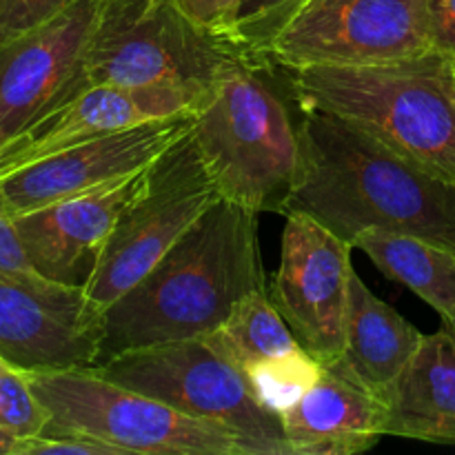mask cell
I'll return each mask as SVG.
<instances>
[{
  "label": "cell",
  "instance_id": "obj_1",
  "mask_svg": "<svg viewBox=\"0 0 455 455\" xmlns=\"http://www.w3.org/2000/svg\"><path fill=\"white\" fill-rule=\"evenodd\" d=\"M283 213H305L351 244L364 229H389L455 251V185L314 107H300V167Z\"/></svg>",
  "mask_w": 455,
  "mask_h": 455
},
{
  "label": "cell",
  "instance_id": "obj_2",
  "mask_svg": "<svg viewBox=\"0 0 455 455\" xmlns=\"http://www.w3.org/2000/svg\"><path fill=\"white\" fill-rule=\"evenodd\" d=\"M267 289L258 213L218 198L176 244L102 311L98 363L218 331L240 298Z\"/></svg>",
  "mask_w": 455,
  "mask_h": 455
},
{
  "label": "cell",
  "instance_id": "obj_3",
  "mask_svg": "<svg viewBox=\"0 0 455 455\" xmlns=\"http://www.w3.org/2000/svg\"><path fill=\"white\" fill-rule=\"evenodd\" d=\"M274 67L265 56L240 60L191 124L222 198L258 216L284 212L300 167V105L287 74L278 76Z\"/></svg>",
  "mask_w": 455,
  "mask_h": 455
},
{
  "label": "cell",
  "instance_id": "obj_4",
  "mask_svg": "<svg viewBox=\"0 0 455 455\" xmlns=\"http://www.w3.org/2000/svg\"><path fill=\"white\" fill-rule=\"evenodd\" d=\"M284 74L300 107L355 124L422 172L455 185V100L444 56L429 52L389 65Z\"/></svg>",
  "mask_w": 455,
  "mask_h": 455
},
{
  "label": "cell",
  "instance_id": "obj_5",
  "mask_svg": "<svg viewBox=\"0 0 455 455\" xmlns=\"http://www.w3.org/2000/svg\"><path fill=\"white\" fill-rule=\"evenodd\" d=\"M251 56L229 34L196 25L172 0H105L84 83L182 89L207 100L222 76Z\"/></svg>",
  "mask_w": 455,
  "mask_h": 455
},
{
  "label": "cell",
  "instance_id": "obj_6",
  "mask_svg": "<svg viewBox=\"0 0 455 455\" xmlns=\"http://www.w3.org/2000/svg\"><path fill=\"white\" fill-rule=\"evenodd\" d=\"M87 369L222 427L234 434L244 455H291L280 416L258 400L243 364L216 331L123 351Z\"/></svg>",
  "mask_w": 455,
  "mask_h": 455
},
{
  "label": "cell",
  "instance_id": "obj_7",
  "mask_svg": "<svg viewBox=\"0 0 455 455\" xmlns=\"http://www.w3.org/2000/svg\"><path fill=\"white\" fill-rule=\"evenodd\" d=\"M25 376L49 411L43 434L84 435L123 455H244L234 434L222 427L116 385L92 369L25 371Z\"/></svg>",
  "mask_w": 455,
  "mask_h": 455
},
{
  "label": "cell",
  "instance_id": "obj_8",
  "mask_svg": "<svg viewBox=\"0 0 455 455\" xmlns=\"http://www.w3.org/2000/svg\"><path fill=\"white\" fill-rule=\"evenodd\" d=\"M218 198L220 191L189 132L145 169L140 189L116 222L84 284L93 309L102 314L127 293Z\"/></svg>",
  "mask_w": 455,
  "mask_h": 455
},
{
  "label": "cell",
  "instance_id": "obj_9",
  "mask_svg": "<svg viewBox=\"0 0 455 455\" xmlns=\"http://www.w3.org/2000/svg\"><path fill=\"white\" fill-rule=\"evenodd\" d=\"M431 52L422 0H309L271 43L284 69L371 67Z\"/></svg>",
  "mask_w": 455,
  "mask_h": 455
},
{
  "label": "cell",
  "instance_id": "obj_10",
  "mask_svg": "<svg viewBox=\"0 0 455 455\" xmlns=\"http://www.w3.org/2000/svg\"><path fill=\"white\" fill-rule=\"evenodd\" d=\"M351 249L305 213H287L278 269L267 293L287 320L298 345L320 364H333L345 349Z\"/></svg>",
  "mask_w": 455,
  "mask_h": 455
},
{
  "label": "cell",
  "instance_id": "obj_11",
  "mask_svg": "<svg viewBox=\"0 0 455 455\" xmlns=\"http://www.w3.org/2000/svg\"><path fill=\"white\" fill-rule=\"evenodd\" d=\"M105 0H74L0 47V145L87 89L84 62Z\"/></svg>",
  "mask_w": 455,
  "mask_h": 455
},
{
  "label": "cell",
  "instance_id": "obj_12",
  "mask_svg": "<svg viewBox=\"0 0 455 455\" xmlns=\"http://www.w3.org/2000/svg\"><path fill=\"white\" fill-rule=\"evenodd\" d=\"M191 124L194 114H182L100 133L0 178V196L18 216L84 194L149 167L191 132Z\"/></svg>",
  "mask_w": 455,
  "mask_h": 455
},
{
  "label": "cell",
  "instance_id": "obj_13",
  "mask_svg": "<svg viewBox=\"0 0 455 455\" xmlns=\"http://www.w3.org/2000/svg\"><path fill=\"white\" fill-rule=\"evenodd\" d=\"M203 102L182 89L92 84L0 145V178L100 133L196 114Z\"/></svg>",
  "mask_w": 455,
  "mask_h": 455
},
{
  "label": "cell",
  "instance_id": "obj_14",
  "mask_svg": "<svg viewBox=\"0 0 455 455\" xmlns=\"http://www.w3.org/2000/svg\"><path fill=\"white\" fill-rule=\"evenodd\" d=\"M145 169L13 216L22 247L38 274L62 287L84 289L116 222L140 189Z\"/></svg>",
  "mask_w": 455,
  "mask_h": 455
},
{
  "label": "cell",
  "instance_id": "obj_15",
  "mask_svg": "<svg viewBox=\"0 0 455 455\" xmlns=\"http://www.w3.org/2000/svg\"><path fill=\"white\" fill-rule=\"evenodd\" d=\"M102 314L92 305L44 298L0 275V358L22 371L93 367Z\"/></svg>",
  "mask_w": 455,
  "mask_h": 455
},
{
  "label": "cell",
  "instance_id": "obj_16",
  "mask_svg": "<svg viewBox=\"0 0 455 455\" xmlns=\"http://www.w3.org/2000/svg\"><path fill=\"white\" fill-rule=\"evenodd\" d=\"M291 455H354L387 435V404L333 364L280 416Z\"/></svg>",
  "mask_w": 455,
  "mask_h": 455
},
{
  "label": "cell",
  "instance_id": "obj_17",
  "mask_svg": "<svg viewBox=\"0 0 455 455\" xmlns=\"http://www.w3.org/2000/svg\"><path fill=\"white\" fill-rule=\"evenodd\" d=\"M387 435L455 444V329L422 338L385 395Z\"/></svg>",
  "mask_w": 455,
  "mask_h": 455
},
{
  "label": "cell",
  "instance_id": "obj_18",
  "mask_svg": "<svg viewBox=\"0 0 455 455\" xmlns=\"http://www.w3.org/2000/svg\"><path fill=\"white\" fill-rule=\"evenodd\" d=\"M422 338L425 333L418 331L394 307L382 302L355 269L351 271L345 349L333 367L385 400L387 391L413 358Z\"/></svg>",
  "mask_w": 455,
  "mask_h": 455
},
{
  "label": "cell",
  "instance_id": "obj_19",
  "mask_svg": "<svg viewBox=\"0 0 455 455\" xmlns=\"http://www.w3.org/2000/svg\"><path fill=\"white\" fill-rule=\"evenodd\" d=\"M354 249L371 258L373 265L394 283L411 289L434 307L443 323L455 327V251L413 234L389 229H364Z\"/></svg>",
  "mask_w": 455,
  "mask_h": 455
},
{
  "label": "cell",
  "instance_id": "obj_20",
  "mask_svg": "<svg viewBox=\"0 0 455 455\" xmlns=\"http://www.w3.org/2000/svg\"><path fill=\"white\" fill-rule=\"evenodd\" d=\"M216 333L243 367L300 347L267 289H256L240 298Z\"/></svg>",
  "mask_w": 455,
  "mask_h": 455
},
{
  "label": "cell",
  "instance_id": "obj_21",
  "mask_svg": "<svg viewBox=\"0 0 455 455\" xmlns=\"http://www.w3.org/2000/svg\"><path fill=\"white\" fill-rule=\"evenodd\" d=\"M243 369L258 400L275 416H283L320 380L324 364L298 347L289 354L258 360Z\"/></svg>",
  "mask_w": 455,
  "mask_h": 455
},
{
  "label": "cell",
  "instance_id": "obj_22",
  "mask_svg": "<svg viewBox=\"0 0 455 455\" xmlns=\"http://www.w3.org/2000/svg\"><path fill=\"white\" fill-rule=\"evenodd\" d=\"M0 275L13 280L20 287L40 293V296L52 298V300L74 302V305H87L89 302V298L84 296V289L62 287V284L52 283L43 274H38V269L31 265L25 247H22L16 222H13V213L7 209L3 196H0Z\"/></svg>",
  "mask_w": 455,
  "mask_h": 455
},
{
  "label": "cell",
  "instance_id": "obj_23",
  "mask_svg": "<svg viewBox=\"0 0 455 455\" xmlns=\"http://www.w3.org/2000/svg\"><path fill=\"white\" fill-rule=\"evenodd\" d=\"M309 0H240L229 36L253 56H265L275 36Z\"/></svg>",
  "mask_w": 455,
  "mask_h": 455
},
{
  "label": "cell",
  "instance_id": "obj_24",
  "mask_svg": "<svg viewBox=\"0 0 455 455\" xmlns=\"http://www.w3.org/2000/svg\"><path fill=\"white\" fill-rule=\"evenodd\" d=\"M49 425V411L31 389L25 371L13 364L0 371V429L18 440L36 438Z\"/></svg>",
  "mask_w": 455,
  "mask_h": 455
},
{
  "label": "cell",
  "instance_id": "obj_25",
  "mask_svg": "<svg viewBox=\"0 0 455 455\" xmlns=\"http://www.w3.org/2000/svg\"><path fill=\"white\" fill-rule=\"evenodd\" d=\"M74 0H0V47L47 22Z\"/></svg>",
  "mask_w": 455,
  "mask_h": 455
},
{
  "label": "cell",
  "instance_id": "obj_26",
  "mask_svg": "<svg viewBox=\"0 0 455 455\" xmlns=\"http://www.w3.org/2000/svg\"><path fill=\"white\" fill-rule=\"evenodd\" d=\"M123 455L116 447L74 434H43L18 440L16 455Z\"/></svg>",
  "mask_w": 455,
  "mask_h": 455
},
{
  "label": "cell",
  "instance_id": "obj_27",
  "mask_svg": "<svg viewBox=\"0 0 455 455\" xmlns=\"http://www.w3.org/2000/svg\"><path fill=\"white\" fill-rule=\"evenodd\" d=\"M431 52L455 62V0H422Z\"/></svg>",
  "mask_w": 455,
  "mask_h": 455
},
{
  "label": "cell",
  "instance_id": "obj_28",
  "mask_svg": "<svg viewBox=\"0 0 455 455\" xmlns=\"http://www.w3.org/2000/svg\"><path fill=\"white\" fill-rule=\"evenodd\" d=\"M185 16L204 29L229 34L231 18L240 0H172Z\"/></svg>",
  "mask_w": 455,
  "mask_h": 455
},
{
  "label": "cell",
  "instance_id": "obj_29",
  "mask_svg": "<svg viewBox=\"0 0 455 455\" xmlns=\"http://www.w3.org/2000/svg\"><path fill=\"white\" fill-rule=\"evenodd\" d=\"M16 447H18L16 435L0 429V455H16Z\"/></svg>",
  "mask_w": 455,
  "mask_h": 455
},
{
  "label": "cell",
  "instance_id": "obj_30",
  "mask_svg": "<svg viewBox=\"0 0 455 455\" xmlns=\"http://www.w3.org/2000/svg\"><path fill=\"white\" fill-rule=\"evenodd\" d=\"M449 87H451L453 100H455V65L451 60H449Z\"/></svg>",
  "mask_w": 455,
  "mask_h": 455
},
{
  "label": "cell",
  "instance_id": "obj_31",
  "mask_svg": "<svg viewBox=\"0 0 455 455\" xmlns=\"http://www.w3.org/2000/svg\"><path fill=\"white\" fill-rule=\"evenodd\" d=\"M9 364H12V363H7V360H4V358H0V371H3L4 367H9Z\"/></svg>",
  "mask_w": 455,
  "mask_h": 455
},
{
  "label": "cell",
  "instance_id": "obj_32",
  "mask_svg": "<svg viewBox=\"0 0 455 455\" xmlns=\"http://www.w3.org/2000/svg\"><path fill=\"white\" fill-rule=\"evenodd\" d=\"M453 329H455V327H453Z\"/></svg>",
  "mask_w": 455,
  "mask_h": 455
}]
</instances>
